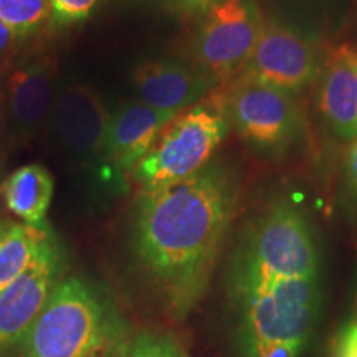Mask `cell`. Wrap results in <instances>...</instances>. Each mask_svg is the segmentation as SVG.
Returning <instances> with one entry per match:
<instances>
[{"label": "cell", "mask_w": 357, "mask_h": 357, "mask_svg": "<svg viewBox=\"0 0 357 357\" xmlns=\"http://www.w3.org/2000/svg\"><path fill=\"white\" fill-rule=\"evenodd\" d=\"M318 70V56L306 37L276 19L263 17L260 37L242 73L283 91L305 88Z\"/></svg>", "instance_id": "obj_10"}, {"label": "cell", "mask_w": 357, "mask_h": 357, "mask_svg": "<svg viewBox=\"0 0 357 357\" xmlns=\"http://www.w3.org/2000/svg\"><path fill=\"white\" fill-rule=\"evenodd\" d=\"M178 114V113H177ZM176 114L159 111L142 101H126L109 114L100 176L119 181L131 176L158 134Z\"/></svg>", "instance_id": "obj_11"}, {"label": "cell", "mask_w": 357, "mask_h": 357, "mask_svg": "<svg viewBox=\"0 0 357 357\" xmlns=\"http://www.w3.org/2000/svg\"><path fill=\"white\" fill-rule=\"evenodd\" d=\"M346 32L357 38V0H352L349 13L346 17Z\"/></svg>", "instance_id": "obj_24"}, {"label": "cell", "mask_w": 357, "mask_h": 357, "mask_svg": "<svg viewBox=\"0 0 357 357\" xmlns=\"http://www.w3.org/2000/svg\"><path fill=\"white\" fill-rule=\"evenodd\" d=\"M319 111L339 139L357 137V45L333 48L326 61L319 91Z\"/></svg>", "instance_id": "obj_14"}, {"label": "cell", "mask_w": 357, "mask_h": 357, "mask_svg": "<svg viewBox=\"0 0 357 357\" xmlns=\"http://www.w3.org/2000/svg\"><path fill=\"white\" fill-rule=\"evenodd\" d=\"M50 17L48 0H0V19L19 40L42 29Z\"/></svg>", "instance_id": "obj_17"}, {"label": "cell", "mask_w": 357, "mask_h": 357, "mask_svg": "<svg viewBox=\"0 0 357 357\" xmlns=\"http://www.w3.org/2000/svg\"><path fill=\"white\" fill-rule=\"evenodd\" d=\"M109 113L93 88L66 84L56 93L50 123L65 153L78 166L101 172Z\"/></svg>", "instance_id": "obj_9"}, {"label": "cell", "mask_w": 357, "mask_h": 357, "mask_svg": "<svg viewBox=\"0 0 357 357\" xmlns=\"http://www.w3.org/2000/svg\"><path fill=\"white\" fill-rule=\"evenodd\" d=\"M10 225H12L10 222H7L6 218H2V217H0V240L3 238V235L7 234V230L10 229Z\"/></svg>", "instance_id": "obj_26"}, {"label": "cell", "mask_w": 357, "mask_h": 357, "mask_svg": "<svg viewBox=\"0 0 357 357\" xmlns=\"http://www.w3.org/2000/svg\"><path fill=\"white\" fill-rule=\"evenodd\" d=\"M236 202L238 185L220 164L139 194L132 252L174 318L189 316L207 291Z\"/></svg>", "instance_id": "obj_1"}, {"label": "cell", "mask_w": 357, "mask_h": 357, "mask_svg": "<svg viewBox=\"0 0 357 357\" xmlns=\"http://www.w3.org/2000/svg\"><path fill=\"white\" fill-rule=\"evenodd\" d=\"M7 132V119H6V93H3V84L0 83V171H2V146L3 137Z\"/></svg>", "instance_id": "obj_23"}, {"label": "cell", "mask_w": 357, "mask_h": 357, "mask_svg": "<svg viewBox=\"0 0 357 357\" xmlns=\"http://www.w3.org/2000/svg\"><path fill=\"white\" fill-rule=\"evenodd\" d=\"M319 275V257L305 213L276 200L245 231L230 261L231 298L263 283Z\"/></svg>", "instance_id": "obj_2"}, {"label": "cell", "mask_w": 357, "mask_h": 357, "mask_svg": "<svg viewBox=\"0 0 357 357\" xmlns=\"http://www.w3.org/2000/svg\"><path fill=\"white\" fill-rule=\"evenodd\" d=\"M61 271L63 252L50 230L30 266L0 293V357L22 344L61 280Z\"/></svg>", "instance_id": "obj_8"}, {"label": "cell", "mask_w": 357, "mask_h": 357, "mask_svg": "<svg viewBox=\"0 0 357 357\" xmlns=\"http://www.w3.org/2000/svg\"><path fill=\"white\" fill-rule=\"evenodd\" d=\"M55 181L47 167L29 164L13 171L2 182L3 202L13 215L26 225L45 227L47 213L53 199Z\"/></svg>", "instance_id": "obj_15"}, {"label": "cell", "mask_w": 357, "mask_h": 357, "mask_svg": "<svg viewBox=\"0 0 357 357\" xmlns=\"http://www.w3.org/2000/svg\"><path fill=\"white\" fill-rule=\"evenodd\" d=\"M121 339L119 321L75 276L61 278L24 341V357H109Z\"/></svg>", "instance_id": "obj_4"}, {"label": "cell", "mask_w": 357, "mask_h": 357, "mask_svg": "<svg viewBox=\"0 0 357 357\" xmlns=\"http://www.w3.org/2000/svg\"><path fill=\"white\" fill-rule=\"evenodd\" d=\"M121 357H187V354L171 334L142 333L124 347Z\"/></svg>", "instance_id": "obj_18"}, {"label": "cell", "mask_w": 357, "mask_h": 357, "mask_svg": "<svg viewBox=\"0 0 357 357\" xmlns=\"http://www.w3.org/2000/svg\"><path fill=\"white\" fill-rule=\"evenodd\" d=\"M17 42H19V38L13 35L12 30L0 19V61L2 63L3 60H7L12 55L13 47H15Z\"/></svg>", "instance_id": "obj_22"}, {"label": "cell", "mask_w": 357, "mask_h": 357, "mask_svg": "<svg viewBox=\"0 0 357 357\" xmlns=\"http://www.w3.org/2000/svg\"><path fill=\"white\" fill-rule=\"evenodd\" d=\"M333 357H357V321H349L341 329L334 344Z\"/></svg>", "instance_id": "obj_20"}, {"label": "cell", "mask_w": 357, "mask_h": 357, "mask_svg": "<svg viewBox=\"0 0 357 357\" xmlns=\"http://www.w3.org/2000/svg\"><path fill=\"white\" fill-rule=\"evenodd\" d=\"M212 95L229 123L253 146L275 149L288 144L300 129V109L291 93L240 73Z\"/></svg>", "instance_id": "obj_6"}, {"label": "cell", "mask_w": 357, "mask_h": 357, "mask_svg": "<svg viewBox=\"0 0 357 357\" xmlns=\"http://www.w3.org/2000/svg\"><path fill=\"white\" fill-rule=\"evenodd\" d=\"M0 83H2V61H0Z\"/></svg>", "instance_id": "obj_28"}, {"label": "cell", "mask_w": 357, "mask_h": 357, "mask_svg": "<svg viewBox=\"0 0 357 357\" xmlns=\"http://www.w3.org/2000/svg\"><path fill=\"white\" fill-rule=\"evenodd\" d=\"M354 321H357V287H356V294H354Z\"/></svg>", "instance_id": "obj_27"}, {"label": "cell", "mask_w": 357, "mask_h": 357, "mask_svg": "<svg viewBox=\"0 0 357 357\" xmlns=\"http://www.w3.org/2000/svg\"><path fill=\"white\" fill-rule=\"evenodd\" d=\"M234 301L245 357H300L318 312L319 275L268 281Z\"/></svg>", "instance_id": "obj_3"}, {"label": "cell", "mask_w": 357, "mask_h": 357, "mask_svg": "<svg viewBox=\"0 0 357 357\" xmlns=\"http://www.w3.org/2000/svg\"><path fill=\"white\" fill-rule=\"evenodd\" d=\"M132 83L139 101L172 114L199 105L218 86L217 79L199 66L171 60L137 65Z\"/></svg>", "instance_id": "obj_13"}, {"label": "cell", "mask_w": 357, "mask_h": 357, "mask_svg": "<svg viewBox=\"0 0 357 357\" xmlns=\"http://www.w3.org/2000/svg\"><path fill=\"white\" fill-rule=\"evenodd\" d=\"M346 177L347 185H349L351 194L357 200V137L352 141V144L347 151V162H346Z\"/></svg>", "instance_id": "obj_21"}, {"label": "cell", "mask_w": 357, "mask_h": 357, "mask_svg": "<svg viewBox=\"0 0 357 357\" xmlns=\"http://www.w3.org/2000/svg\"><path fill=\"white\" fill-rule=\"evenodd\" d=\"M229 128L220 102L211 93L199 105L174 116L160 129L129 177L141 192L184 181L207 166Z\"/></svg>", "instance_id": "obj_5"}, {"label": "cell", "mask_w": 357, "mask_h": 357, "mask_svg": "<svg viewBox=\"0 0 357 357\" xmlns=\"http://www.w3.org/2000/svg\"><path fill=\"white\" fill-rule=\"evenodd\" d=\"M48 231V225L32 227L26 223H12L0 240V293L30 266Z\"/></svg>", "instance_id": "obj_16"}, {"label": "cell", "mask_w": 357, "mask_h": 357, "mask_svg": "<svg viewBox=\"0 0 357 357\" xmlns=\"http://www.w3.org/2000/svg\"><path fill=\"white\" fill-rule=\"evenodd\" d=\"M55 77V63L50 58H37L12 71L3 86L10 139L30 141L50 121L56 98Z\"/></svg>", "instance_id": "obj_12"}, {"label": "cell", "mask_w": 357, "mask_h": 357, "mask_svg": "<svg viewBox=\"0 0 357 357\" xmlns=\"http://www.w3.org/2000/svg\"><path fill=\"white\" fill-rule=\"evenodd\" d=\"M257 0H220L204 12L194 42L195 66L225 84L247 68L260 37Z\"/></svg>", "instance_id": "obj_7"}, {"label": "cell", "mask_w": 357, "mask_h": 357, "mask_svg": "<svg viewBox=\"0 0 357 357\" xmlns=\"http://www.w3.org/2000/svg\"><path fill=\"white\" fill-rule=\"evenodd\" d=\"M50 2V20L55 25H71L86 20L100 0H48Z\"/></svg>", "instance_id": "obj_19"}, {"label": "cell", "mask_w": 357, "mask_h": 357, "mask_svg": "<svg viewBox=\"0 0 357 357\" xmlns=\"http://www.w3.org/2000/svg\"><path fill=\"white\" fill-rule=\"evenodd\" d=\"M217 2H220V0H184V6L187 8H190V10L205 12V10H207V8H211L212 6H215Z\"/></svg>", "instance_id": "obj_25"}]
</instances>
